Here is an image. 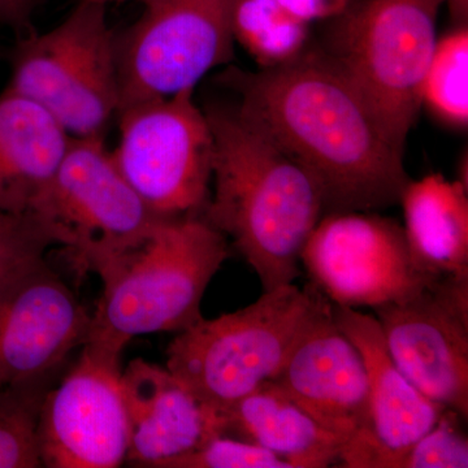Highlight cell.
Returning <instances> with one entry per match:
<instances>
[{
  "instance_id": "1",
  "label": "cell",
  "mask_w": 468,
  "mask_h": 468,
  "mask_svg": "<svg viewBox=\"0 0 468 468\" xmlns=\"http://www.w3.org/2000/svg\"><path fill=\"white\" fill-rule=\"evenodd\" d=\"M218 84L254 128L319 185L324 215L374 212L401 201L411 178L358 90L322 51L248 72L229 67Z\"/></svg>"
},
{
  "instance_id": "2",
  "label": "cell",
  "mask_w": 468,
  "mask_h": 468,
  "mask_svg": "<svg viewBox=\"0 0 468 468\" xmlns=\"http://www.w3.org/2000/svg\"><path fill=\"white\" fill-rule=\"evenodd\" d=\"M214 138L211 196L203 218L232 239L263 292L292 284L324 217L322 190L300 165L227 103L202 107Z\"/></svg>"
},
{
  "instance_id": "3",
  "label": "cell",
  "mask_w": 468,
  "mask_h": 468,
  "mask_svg": "<svg viewBox=\"0 0 468 468\" xmlns=\"http://www.w3.org/2000/svg\"><path fill=\"white\" fill-rule=\"evenodd\" d=\"M228 257L227 237L205 218L162 221L101 280L103 292L82 347L120 362L125 345L137 335L196 324L203 318L206 289Z\"/></svg>"
},
{
  "instance_id": "4",
  "label": "cell",
  "mask_w": 468,
  "mask_h": 468,
  "mask_svg": "<svg viewBox=\"0 0 468 468\" xmlns=\"http://www.w3.org/2000/svg\"><path fill=\"white\" fill-rule=\"evenodd\" d=\"M328 300L313 284L263 292L215 319H199L169 344L167 368L220 417L270 381Z\"/></svg>"
},
{
  "instance_id": "5",
  "label": "cell",
  "mask_w": 468,
  "mask_h": 468,
  "mask_svg": "<svg viewBox=\"0 0 468 468\" xmlns=\"http://www.w3.org/2000/svg\"><path fill=\"white\" fill-rule=\"evenodd\" d=\"M443 5L446 0H356L332 18L320 48L401 151L423 104L424 77Z\"/></svg>"
},
{
  "instance_id": "6",
  "label": "cell",
  "mask_w": 468,
  "mask_h": 468,
  "mask_svg": "<svg viewBox=\"0 0 468 468\" xmlns=\"http://www.w3.org/2000/svg\"><path fill=\"white\" fill-rule=\"evenodd\" d=\"M5 89L48 111L70 137L104 138L120 109L107 5L79 2L48 32L17 38Z\"/></svg>"
},
{
  "instance_id": "7",
  "label": "cell",
  "mask_w": 468,
  "mask_h": 468,
  "mask_svg": "<svg viewBox=\"0 0 468 468\" xmlns=\"http://www.w3.org/2000/svg\"><path fill=\"white\" fill-rule=\"evenodd\" d=\"M34 215L80 275L103 280L151 236L162 218L134 192L104 138H72Z\"/></svg>"
},
{
  "instance_id": "8",
  "label": "cell",
  "mask_w": 468,
  "mask_h": 468,
  "mask_svg": "<svg viewBox=\"0 0 468 468\" xmlns=\"http://www.w3.org/2000/svg\"><path fill=\"white\" fill-rule=\"evenodd\" d=\"M120 174L162 220L203 218L211 196L214 138L194 89L122 107Z\"/></svg>"
},
{
  "instance_id": "9",
  "label": "cell",
  "mask_w": 468,
  "mask_h": 468,
  "mask_svg": "<svg viewBox=\"0 0 468 468\" xmlns=\"http://www.w3.org/2000/svg\"><path fill=\"white\" fill-rule=\"evenodd\" d=\"M236 0H146L134 24L116 34L120 110L171 97L234 57Z\"/></svg>"
},
{
  "instance_id": "10",
  "label": "cell",
  "mask_w": 468,
  "mask_h": 468,
  "mask_svg": "<svg viewBox=\"0 0 468 468\" xmlns=\"http://www.w3.org/2000/svg\"><path fill=\"white\" fill-rule=\"evenodd\" d=\"M301 264L326 300L350 309L408 300L442 277L419 266L399 221L375 212L324 215Z\"/></svg>"
},
{
  "instance_id": "11",
  "label": "cell",
  "mask_w": 468,
  "mask_h": 468,
  "mask_svg": "<svg viewBox=\"0 0 468 468\" xmlns=\"http://www.w3.org/2000/svg\"><path fill=\"white\" fill-rule=\"evenodd\" d=\"M399 371L468 419V276H442L408 300L374 309Z\"/></svg>"
},
{
  "instance_id": "12",
  "label": "cell",
  "mask_w": 468,
  "mask_h": 468,
  "mask_svg": "<svg viewBox=\"0 0 468 468\" xmlns=\"http://www.w3.org/2000/svg\"><path fill=\"white\" fill-rule=\"evenodd\" d=\"M37 433L43 467L116 468L125 463L129 423L120 362L82 347L73 367L46 393Z\"/></svg>"
},
{
  "instance_id": "13",
  "label": "cell",
  "mask_w": 468,
  "mask_h": 468,
  "mask_svg": "<svg viewBox=\"0 0 468 468\" xmlns=\"http://www.w3.org/2000/svg\"><path fill=\"white\" fill-rule=\"evenodd\" d=\"M91 316L45 260L0 288V387L55 377L84 346Z\"/></svg>"
},
{
  "instance_id": "14",
  "label": "cell",
  "mask_w": 468,
  "mask_h": 468,
  "mask_svg": "<svg viewBox=\"0 0 468 468\" xmlns=\"http://www.w3.org/2000/svg\"><path fill=\"white\" fill-rule=\"evenodd\" d=\"M334 314L341 331L362 353L369 383L367 423L344 446L340 466L394 468L448 409L428 399L399 371L375 316L335 304Z\"/></svg>"
},
{
  "instance_id": "15",
  "label": "cell",
  "mask_w": 468,
  "mask_h": 468,
  "mask_svg": "<svg viewBox=\"0 0 468 468\" xmlns=\"http://www.w3.org/2000/svg\"><path fill=\"white\" fill-rule=\"evenodd\" d=\"M270 381L345 445L367 423L365 359L335 323L331 302L304 329Z\"/></svg>"
},
{
  "instance_id": "16",
  "label": "cell",
  "mask_w": 468,
  "mask_h": 468,
  "mask_svg": "<svg viewBox=\"0 0 468 468\" xmlns=\"http://www.w3.org/2000/svg\"><path fill=\"white\" fill-rule=\"evenodd\" d=\"M129 423L126 463L162 468L221 436V419L168 368L137 358L122 371Z\"/></svg>"
},
{
  "instance_id": "17",
  "label": "cell",
  "mask_w": 468,
  "mask_h": 468,
  "mask_svg": "<svg viewBox=\"0 0 468 468\" xmlns=\"http://www.w3.org/2000/svg\"><path fill=\"white\" fill-rule=\"evenodd\" d=\"M69 134L34 101L0 92V211L27 214L57 174Z\"/></svg>"
},
{
  "instance_id": "18",
  "label": "cell",
  "mask_w": 468,
  "mask_h": 468,
  "mask_svg": "<svg viewBox=\"0 0 468 468\" xmlns=\"http://www.w3.org/2000/svg\"><path fill=\"white\" fill-rule=\"evenodd\" d=\"M221 436L267 449L292 468H325L340 462L345 441L329 432L271 383L220 415Z\"/></svg>"
},
{
  "instance_id": "19",
  "label": "cell",
  "mask_w": 468,
  "mask_h": 468,
  "mask_svg": "<svg viewBox=\"0 0 468 468\" xmlns=\"http://www.w3.org/2000/svg\"><path fill=\"white\" fill-rule=\"evenodd\" d=\"M399 203L419 266L433 276H468L467 185L430 175L410 181Z\"/></svg>"
},
{
  "instance_id": "20",
  "label": "cell",
  "mask_w": 468,
  "mask_h": 468,
  "mask_svg": "<svg viewBox=\"0 0 468 468\" xmlns=\"http://www.w3.org/2000/svg\"><path fill=\"white\" fill-rule=\"evenodd\" d=\"M234 42L261 69L282 66L306 50L309 23L286 11L276 0H236L232 15Z\"/></svg>"
},
{
  "instance_id": "21",
  "label": "cell",
  "mask_w": 468,
  "mask_h": 468,
  "mask_svg": "<svg viewBox=\"0 0 468 468\" xmlns=\"http://www.w3.org/2000/svg\"><path fill=\"white\" fill-rule=\"evenodd\" d=\"M55 377L0 387V468H39L38 418Z\"/></svg>"
},
{
  "instance_id": "22",
  "label": "cell",
  "mask_w": 468,
  "mask_h": 468,
  "mask_svg": "<svg viewBox=\"0 0 468 468\" xmlns=\"http://www.w3.org/2000/svg\"><path fill=\"white\" fill-rule=\"evenodd\" d=\"M423 103L443 122L455 126L468 122V30L458 27L437 41L424 77Z\"/></svg>"
},
{
  "instance_id": "23",
  "label": "cell",
  "mask_w": 468,
  "mask_h": 468,
  "mask_svg": "<svg viewBox=\"0 0 468 468\" xmlns=\"http://www.w3.org/2000/svg\"><path fill=\"white\" fill-rule=\"evenodd\" d=\"M57 246L34 215L0 211V288Z\"/></svg>"
},
{
  "instance_id": "24",
  "label": "cell",
  "mask_w": 468,
  "mask_h": 468,
  "mask_svg": "<svg viewBox=\"0 0 468 468\" xmlns=\"http://www.w3.org/2000/svg\"><path fill=\"white\" fill-rule=\"evenodd\" d=\"M462 421L457 412L446 410L436 426L403 452L394 468H467L468 440Z\"/></svg>"
},
{
  "instance_id": "25",
  "label": "cell",
  "mask_w": 468,
  "mask_h": 468,
  "mask_svg": "<svg viewBox=\"0 0 468 468\" xmlns=\"http://www.w3.org/2000/svg\"><path fill=\"white\" fill-rule=\"evenodd\" d=\"M162 468H292L267 449L228 436H217L196 451L165 462Z\"/></svg>"
},
{
  "instance_id": "26",
  "label": "cell",
  "mask_w": 468,
  "mask_h": 468,
  "mask_svg": "<svg viewBox=\"0 0 468 468\" xmlns=\"http://www.w3.org/2000/svg\"><path fill=\"white\" fill-rule=\"evenodd\" d=\"M286 11L311 23L324 18H335L343 14L356 0H276Z\"/></svg>"
},
{
  "instance_id": "27",
  "label": "cell",
  "mask_w": 468,
  "mask_h": 468,
  "mask_svg": "<svg viewBox=\"0 0 468 468\" xmlns=\"http://www.w3.org/2000/svg\"><path fill=\"white\" fill-rule=\"evenodd\" d=\"M39 0H0V24L17 38L34 32L33 16Z\"/></svg>"
},
{
  "instance_id": "28",
  "label": "cell",
  "mask_w": 468,
  "mask_h": 468,
  "mask_svg": "<svg viewBox=\"0 0 468 468\" xmlns=\"http://www.w3.org/2000/svg\"><path fill=\"white\" fill-rule=\"evenodd\" d=\"M446 5L458 27L467 26L468 0H446Z\"/></svg>"
},
{
  "instance_id": "29",
  "label": "cell",
  "mask_w": 468,
  "mask_h": 468,
  "mask_svg": "<svg viewBox=\"0 0 468 468\" xmlns=\"http://www.w3.org/2000/svg\"><path fill=\"white\" fill-rule=\"evenodd\" d=\"M79 2L100 3V5H115V3L131 2V0H79ZM137 2L144 3L146 0H137Z\"/></svg>"
}]
</instances>
